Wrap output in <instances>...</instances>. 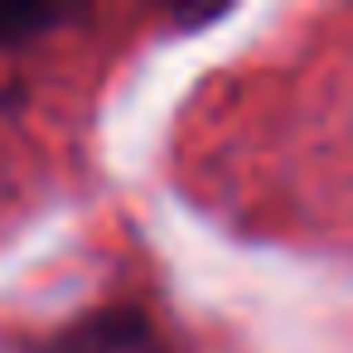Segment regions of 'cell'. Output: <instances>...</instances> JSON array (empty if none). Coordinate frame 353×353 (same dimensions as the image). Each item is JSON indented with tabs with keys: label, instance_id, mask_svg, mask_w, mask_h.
Masks as SVG:
<instances>
[{
	"label": "cell",
	"instance_id": "2",
	"mask_svg": "<svg viewBox=\"0 0 353 353\" xmlns=\"http://www.w3.org/2000/svg\"><path fill=\"white\" fill-rule=\"evenodd\" d=\"M63 25V10H34V6H0V44H30L44 30Z\"/></svg>",
	"mask_w": 353,
	"mask_h": 353
},
{
	"label": "cell",
	"instance_id": "1",
	"mask_svg": "<svg viewBox=\"0 0 353 353\" xmlns=\"http://www.w3.org/2000/svg\"><path fill=\"white\" fill-rule=\"evenodd\" d=\"M34 353H170V343L141 305H97Z\"/></svg>",
	"mask_w": 353,
	"mask_h": 353
}]
</instances>
